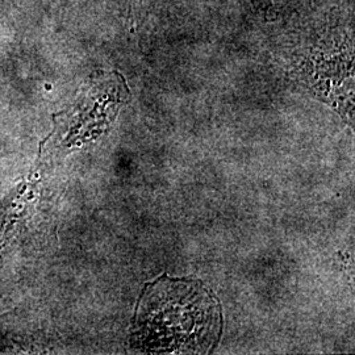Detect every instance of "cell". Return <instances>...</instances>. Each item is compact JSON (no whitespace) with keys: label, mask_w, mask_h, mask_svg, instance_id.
<instances>
[{"label":"cell","mask_w":355,"mask_h":355,"mask_svg":"<svg viewBox=\"0 0 355 355\" xmlns=\"http://www.w3.org/2000/svg\"><path fill=\"white\" fill-rule=\"evenodd\" d=\"M221 327L220 305L200 282L161 277L142 292L132 340L146 353L205 354Z\"/></svg>","instance_id":"cell-1"}]
</instances>
